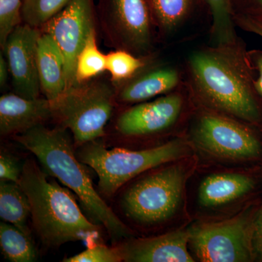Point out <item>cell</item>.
Wrapping results in <instances>:
<instances>
[{
  "label": "cell",
  "instance_id": "obj_1",
  "mask_svg": "<svg viewBox=\"0 0 262 262\" xmlns=\"http://www.w3.org/2000/svg\"><path fill=\"white\" fill-rule=\"evenodd\" d=\"M189 67L193 89L205 104L246 122L259 121L254 82L237 43L194 52Z\"/></svg>",
  "mask_w": 262,
  "mask_h": 262
},
{
  "label": "cell",
  "instance_id": "obj_2",
  "mask_svg": "<svg viewBox=\"0 0 262 262\" xmlns=\"http://www.w3.org/2000/svg\"><path fill=\"white\" fill-rule=\"evenodd\" d=\"M15 139L37 158L43 170L77 194L86 209L102 224L113 241L132 236L94 187L84 164L77 158L67 129L39 125L15 136Z\"/></svg>",
  "mask_w": 262,
  "mask_h": 262
},
{
  "label": "cell",
  "instance_id": "obj_3",
  "mask_svg": "<svg viewBox=\"0 0 262 262\" xmlns=\"http://www.w3.org/2000/svg\"><path fill=\"white\" fill-rule=\"evenodd\" d=\"M48 175L34 160L24 163L20 187L31 204L33 227L45 246L58 248L67 243L98 238L100 227L90 222L75 198Z\"/></svg>",
  "mask_w": 262,
  "mask_h": 262
},
{
  "label": "cell",
  "instance_id": "obj_4",
  "mask_svg": "<svg viewBox=\"0 0 262 262\" xmlns=\"http://www.w3.org/2000/svg\"><path fill=\"white\" fill-rule=\"evenodd\" d=\"M77 158L94 169L98 177L99 192L111 198L127 182L148 170L171 163L190 155L185 141L176 139L150 149H108L93 141L78 146Z\"/></svg>",
  "mask_w": 262,
  "mask_h": 262
},
{
  "label": "cell",
  "instance_id": "obj_5",
  "mask_svg": "<svg viewBox=\"0 0 262 262\" xmlns=\"http://www.w3.org/2000/svg\"><path fill=\"white\" fill-rule=\"evenodd\" d=\"M116 93L101 81L76 84L51 103L53 118L73 135L80 146L105 135V127L115 107Z\"/></svg>",
  "mask_w": 262,
  "mask_h": 262
},
{
  "label": "cell",
  "instance_id": "obj_6",
  "mask_svg": "<svg viewBox=\"0 0 262 262\" xmlns=\"http://www.w3.org/2000/svg\"><path fill=\"white\" fill-rule=\"evenodd\" d=\"M187 176L184 165L175 164L139 179L122 194V212L129 220L144 227L167 222L181 206Z\"/></svg>",
  "mask_w": 262,
  "mask_h": 262
},
{
  "label": "cell",
  "instance_id": "obj_7",
  "mask_svg": "<svg viewBox=\"0 0 262 262\" xmlns=\"http://www.w3.org/2000/svg\"><path fill=\"white\" fill-rule=\"evenodd\" d=\"M253 214L248 209L229 220L191 227L189 244L196 258L203 262L254 260L251 245Z\"/></svg>",
  "mask_w": 262,
  "mask_h": 262
},
{
  "label": "cell",
  "instance_id": "obj_8",
  "mask_svg": "<svg viewBox=\"0 0 262 262\" xmlns=\"http://www.w3.org/2000/svg\"><path fill=\"white\" fill-rule=\"evenodd\" d=\"M101 22L120 49L144 54L152 43V15L147 0H99Z\"/></svg>",
  "mask_w": 262,
  "mask_h": 262
},
{
  "label": "cell",
  "instance_id": "obj_9",
  "mask_svg": "<svg viewBox=\"0 0 262 262\" xmlns=\"http://www.w3.org/2000/svg\"><path fill=\"white\" fill-rule=\"evenodd\" d=\"M193 140L204 151L224 159L251 160L261 154L259 141L249 129L217 114L200 117L193 130Z\"/></svg>",
  "mask_w": 262,
  "mask_h": 262
},
{
  "label": "cell",
  "instance_id": "obj_10",
  "mask_svg": "<svg viewBox=\"0 0 262 262\" xmlns=\"http://www.w3.org/2000/svg\"><path fill=\"white\" fill-rule=\"evenodd\" d=\"M53 39L65 61L67 89L75 84L76 61L94 27V0H70L41 28Z\"/></svg>",
  "mask_w": 262,
  "mask_h": 262
},
{
  "label": "cell",
  "instance_id": "obj_11",
  "mask_svg": "<svg viewBox=\"0 0 262 262\" xmlns=\"http://www.w3.org/2000/svg\"><path fill=\"white\" fill-rule=\"evenodd\" d=\"M39 29L20 24L5 43L7 57L15 94L30 99L39 97L40 84L37 70V45Z\"/></svg>",
  "mask_w": 262,
  "mask_h": 262
},
{
  "label": "cell",
  "instance_id": "obj_12",
  "mask_svg": "<svg viewBox=\"0 0 262 262\" xmlns=\"http://www.w3.org/2000/svg\"><path fill=\"white\" fill-rule=\"evenodd\" d=\"M182 106V98L179 94H170L155 101L139 103L119 116L117 130L121 135L129 137L159 134L176 123Z\"/></svg>",
  "mask_w": 262,
  "mask_h": 262
},
{
  "label": "cell",
  "instance_id": "obj_13",
  "mask_svg": "<svg viewBox=\"0 0 262 262\" xmlns=\"http://www.w3.org/2000/svg\"><path fill=\"white\" fill-rule=\"evenodd\" d=\"M189 237V229H180L157 237L130 239L117 247L123 261L193 262L188 250Z\"/></svg>",
  "mask_w": 262,
  "mask_h": 262
},
{
  "label": "cell",
  "instance_id": "obj_14",
  "mask_svg": "<svg viewBox=\"0 0 262 262\" xmlns=\"http://www.w3.org/2000/svg\"><path fill=\"white\" fill-rule=\"evenodd\" d=\"M53 118L51 103L46 98L34 99L16 94L3 95L0 98V134L18 135L43 125Z\"/></svg>",
  "mask_w": 262,
  "mask_h": 262
},
{
  "label": "cell",
  "instance_id": "obj_15",
  "mask_svg": "<svg viewBox=\"0 0 262 262\" xmlns=\"http://www.w3.org/2000/svg\"><path fill=\"white\" fill-rule=\"evenodd\" d=\"M141 72L122 84L117 99L125 103L144 102L168 94L178 85L179 74L173 67H158Z\"/></svg>",
  "mask_w": 262,
  "mask_h": 262
},
{
  "label": "cell",
  "instance_id": "obj_16",
  "mask_svg": "<svg viewBox=\"0 0 262 262\" xmlns=\"http://www.w3.org/2000/svg\"><path fill=\"white\" fill-rule=\"evenodd\" d=\"M255 187L252 177L236 173H213L202 181L198 200L201 206L213 208L241 199Z\"/></svg>",
  "mask_w": 262,
  "mask_h": 262
},
{
  "label": "cell",
  "instance_id": "obj_17",
  "mask_svg": "<svg viewBox=\"0 0 262 262\" xmlns=\"http://www.w3.org/2000/svg\"><path fill=\"white\" fill-rule=\"evenodd\" d=\"M37 70L41 92L53 102L67 89L65 61L53 39L42 32L38 40Z\"/></svg>",
  "mask_w": 262,
  "mask_h": 262
},
{
  "label": "cell",
  "instance_id": "obj_18",
  "mask_svg": "<svg viewBox=\"0 0 262 262\" xmlns=\"http://www.w3.org/2000/svg\"><path fill=\"white\" fill-rule=\"evenodd\" d=\"M31 215L30 202L18 183L0 182V217L5 222L30 234L28 220Z\"/></svg>",
  "mask_w": 262,
  "mask_h": 262
},
{
  "label": "cell",
  "instance_id": "obj_19",
  "mask_svg": "<svg viewBox=\"0 0 262 262\" xmlns=\"http://www.w3.org/2000/svg\"><path fill=\"white\" fill-rule=\"evenodd\" d=\"M0 246L5 258L11 262L37 261V252L30 234L8 223L0 224Z\"/></svg>",
  "mask_w": 262,
  "mask_h": 262
},
{
  "label": "cell",
  "instance_id": "obj_20",
  "mask_svg": "<svg viewBox=\"0 0 262 262\" xmlns=\"http://www.w3.org/2000/svg\"><path fill=\"white\" fill-rule=\"evenodd\" d=\"M106 71V55L98 47L96 29H93L76 61L75 84L89 82Z\"/></svg>",
  "mask_w": 262,
  "mask_h": 262
},
{
  "label": "cell",
  "instance_id": "obj_21",
  "mask_svg": "<svg viewBox=\"0 0 262 262\" xmlns=\"http://www.w3.org/2000/svg\"><path fill=\"white\" fill-rule=\"evenodd\" d=\"M211 10L212 35L216 46L237 43L232 0H206Z\"/></svg>",
  "mask_w": 262,
  "mask_h": 262
},
{
  "label": "cell",
  "instance_id": "obj_22",
  "mask_svg": "<svg viewBox=\"0 0 262 262\" xmlns=\"http://www.w3.org/2000/svg\"><path fill=\"white\" fill-rule=\"evenodd\" d=\"M153 18L160 28L171 31L184 21L194 0H147Z\"/></svg>",
  "mask_w": 262,
  "mask_h": 262
},
{
  "label": "cell",
  "instance_id": "obj_23",
  "mask_svg": "<svg viewBox=\"0 0 262 262\" xmlns=\"http://www.w3.org/2000/svg\"><path fill=\"white\" fill-rule=\"evenodd\" d=\"M145 67L142 58L126 50L119 49L106 55V71L113 81L125 82L135 77Z\"/></svg>",
  "mask_w": 262,
  "mask_h": 262
},
{
  "label": "cell",
  "instance_id": "obj_24",
  "mask_svg": "<svg viewBox=\"0 0 262 262\" xmlns=\"http://www.w3.org/2000/svg\"><path fill=\"white\" fill-rule=\"evenodd\" d=\"M70 0H23L24 23L41 29L68 4Z\"/></svg>",
  "mask_w": 262,
  "mask_h": 262
},
{
  "label": "cell",
  "instance_id": "obj_25",
  "mask_svg": "<svg viewBox=\"0 0 262 262\" xmlns=\"http://www.w3.org/2000/svg\"><path fill=\"white\" fill-rule=\"evenodd\" d=\"M23 0H0V45L4 48L10 34L20 25Z\"/></svg>",
  "mask_w": 262,
  "mask_h": 262
},
{
  "label": "cell",
  "instance_id": "obj_26",
  "mask_svg": "<svg viewBox=\"0 0 262 262\" xmlns=\"http://www.w3.org/2000/svg\"><path fill=\"white\" fill-rule=\"evenodd\" d=\"M63 262H120L122 261L121 253L118 247H108L103 244L90 243L84 251L66 258Z\"/></svg>",
  "mask_w": 262,
  "mask_h": 262
},
{
  "label": "cell",
  "instance_id": "obj_27",
  "mask_svg": "<svg viewBox=\"0 0 262 262\" xmlns=\"http://www.w3.org/2000/svg\"><path fill=\"white\" fill-rule=\"evenodd\" d=\"M234 19L245 30L254 33L262 38V18L251 15H234ZM256 60L258 77L254 82L255 90L262 96V54L258 55Z\"/></svg>",
  "mask_w": 262,
  "mask_h": 262
},
{
  "label": "cell",
  "instance_id": "obj_28",
  "mask_svg": "<svg viewBox=\"0 0 262 262\" xmlns=\"http://www.w3.org/2000/svg\"><path fill=\"white\" fill-rule=\"evenodd\" d=\"M22 168L18 162L11 155L2 151L0 155V179L18 183L20 182Z\"/></svg>",
  "mask_w": 262,
  "mask_h": 262
},
{
  "label": "cell",
  "instance_id": "obj_29",
  "mask_svg": "<svg viewBox=\"0 0 262 262\" xmlns=\"http://www.w3.org/2000/svg\"><path fill=\"white\" fill-rule=\"evenodd\" d=\"M251 245L255 259L262 261V204L253 214L251 226Z\"/></svg>",
  "mask_w": 262,
  "mask_h": 262
},
{
  "label": "cell",
  "instance_id": "obj_30",
  "mask_svg": "<svg viewBox=\"0 0 262 262\" xmlns=\"http://www.w3.org/2000/svg\"><path fill=\"white\" fill-rule=\"evenodd\" d=\"M233 1V0H232ZM247 6L249 13L247 15L262 18V0H242Z\"/></svg>",
  "mask_w": 262,
  "mask_h": 262
},
{
  "label": "cell",
  "instance_id": "obj_31",
  "mask_svg": "<svg viewBox=\"0 0 262 262\" xmlns=\"http://www.w3.org/2000/svg\"><path fill=\"white\" fill-rule=\"evenodd\" d=\"M10 74L8 61L5 59L3 54L0 55V85L4 87L8 81V75Z\"/></svg>",
  "mask_w": 262,
  "mask_h": 262
}]
</instances>
